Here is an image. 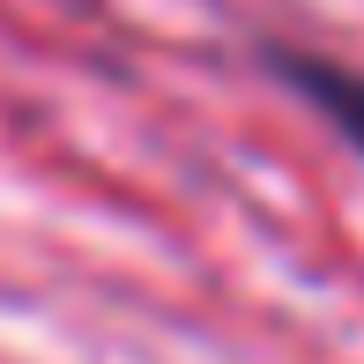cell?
I'll return each mask as SVG.
<instances>
[{
  "mask_svg": "<svg viewBox=\"0 0 364 364\" xmlns=\"http://www.w3.org/2000/svg\"><path fill=\"white\" fill-rule=\"evenodd\" d=\"M268 75L283 82V90H297L364 156V68H350V60H320V53H290V45H268Z\"/></svg>",
  "mask_w": 364,
  "mask_h": 364,
  "instance_id": "cell-1",
  "label": "cell"
}]
</instances>
